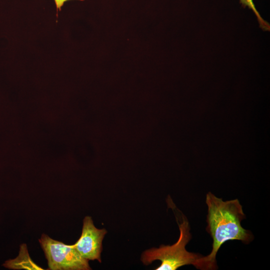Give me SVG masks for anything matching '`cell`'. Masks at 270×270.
I'll use <instances>...</instances> for the list:
<instances>
[{
    "label": "cell",
    "instance_id": "1",
    "mask_svg": "<svg viewBox=\"0 0 270 270\" xmlns=\"http://www.w3.org/2000/svg\"><path fill=\"white\" fill-rule=\"evenodd\" d=\"M206 202L208 206L206 230L212 239V250L208 255L198 258L193 266L201 270H214L218 268L216 254L225 242L238 240L248 244L254 236L250 231L242 226L245 214L238 199L224 201L208 192Z\"/></svg>",
    "mask_w": 270,
    "mask_h": 270
},
{
    "label": "cell",
    "instance_id": "2",
    "mask_svg": "<svg viewBox=\"0 0 270 270\" xmlns=\"http://www.w3.org/2000/svg\"><path fill=\"white\" fill-rule=\"evenodd\" d=\"M181 221L176 219L180 234L175 244L172 246L161 245L158 248H152L144 252L141 257L144 264L148 265L153 261L160 260L161 264L156 270H176L185 265H193L202 255L188 252L186 246L192 238L190 226L186 218L182 214Z\"/></svg>",
    "mask_w": 270,
    "mask_h": 270
},
{
    "label": "cell",
    "instance_id": "3",
    "mask_svg": "<svg viewBox=\"0 0 270 270\" xmlns=\"http://www.w3.org/2000/svg\"><path fill=\"white\" fill-rule=\"evenodd\" d=\"M39 242L50 270H89L88 260L82 258L72 244H66L42 234Z\"/></svg>",
    "mask_w": 270,
    "mask_h": 270
},
{
    "label": "cell",
    "instance_id": "4",
    "mask_svg": "<svg viewBox=\"0 0 270 270\" xmlns=\"http://www.w3.org/2000/svg\"><path fill=\"white\" fill-rule=\"evenodd\" d=\"M106 232L104 228H97L92 218L86 216L83 220L81 236L72 245L84 258L88 260H98L101 262L102 242Z\"/></svg>",
    "mask_w": 270,
    "mask_h": 270
},
{
    "label": "cell",
    "instance_id": "5",
    "mask_svg": "<svg viewBox=\"0 0 270 270\" xmlns=\"http://www.w3.org/2000/svg\"><path fill=\"white\" fill-rule=\"evenodd\" d=\"M22 262H24V264H26V266H28L29 270H42L41 268L36 265L32 260L28 254L26 246L25 245L24 248V244L20 246V250L18 256L14 260L6 261L4 266L8 268L16 269L18 266Z\"/></svg>",
    "mask_w": 270,
    "mask_h": 270
},
{
    "label": "cell",
    "instance_id": "6",
    "mask_svg": "<svg viewBox=\"0 0 270 270\" xmlns=\"http://www.w3.org/2000/svg\"><path fill=\"white\" fill-rule=\"evenodd\" d=\"M240 2L244 7H248L252 10L256 16L260 27L264 30H270V26L268 22L265 21L260 16L256 9L252 0H240Z\"/></svg>",
    "mask_w": 270,
    "mask_h": 270
},
{
    "label": "cell",
    "instance_id": "7",
    "mask_svg": "<svg viewBox=\"0 0 270 270\" xmlns=\"http://www.w3.org/2000/svg\"><path fill=\"white\" fill-rule=\"evenodd\" d=\"M68 0H54L56 8V10H57V12H58V10L59 11L61 10L62 8L64 6V2ZM78 0L83 1L84 0Z\"/></svg>",
    "mask_w": 270,
    "mask_h": 270
}]
</instances>
